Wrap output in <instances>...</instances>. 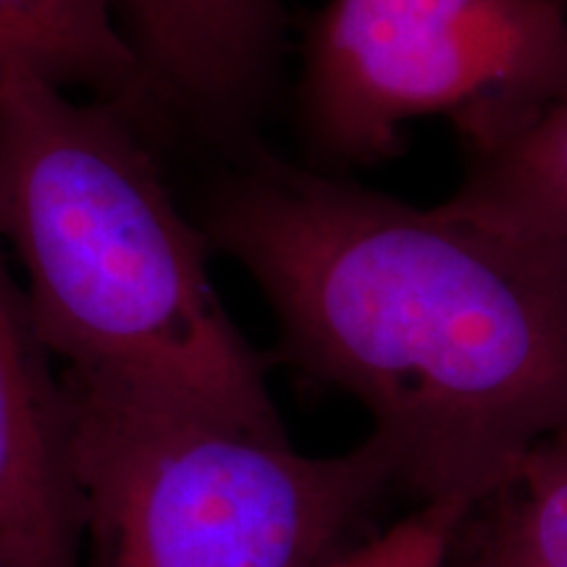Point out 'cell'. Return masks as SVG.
Masks as SVG:
<instances>
[{"label":"cell","mask_w":567,"mask_h":567,"mask_svg":"<svg viewBox=\"0 0 567 567\" xmlns=\"http://www.w3.org/2000/svg\"><path fill=\"white\" fill-rule=\"evenodd\" d=\"M59 379L84 567H326L394 481L373 436L313 457L287 431Z\"/></svg>","instance_id":"3957f363"},{"label":"cell","mask_w":567,"mask_h":567,"mask_svg":"<svg viewBox=\"0 0 567 567\" xmlns=\"http://www.w3.org/2000/svg\"><path fill=\"white\" fill-rule=\"evenodd\" d=\"M465 513L421 505L371 542L347 547L326 567H446Z\"/></svg>","instance_id":"30bf717a"},{"label":"cell","mask_w":567,"mask_h":567,"mask_svg":"<svg viewBox=\"0 0 567 567\" xmlns=\"http://www.w3.org/2000/svg\"><path fill=\"white\" fill-rule=\"evenodd\" d=\"M446 205L567 245V95L473 151L471 172Z\"/></svg>","instance_id":"ba28073f"},{"label":"cell","mask_w":567,"mask_h":567,"mask_svg":"<svg viewBox=\"0 0 567 567\" xmlns=\"http://www.w3.org/2000/svg\"><path fill=\"white\" fill-rule=\"evenodd\" d=\"M0 239L63 371L284 431L264 360L213 287L208 237L116 103L32 76L0 87Z\"/></svg>","instance_id":"7a4b0ae2"},{"label":"cell","mask_w":567,"mask_h":567,"mask_svg":"<svg viewBox=\"0 0 567 567\" xmlns=\"http://www.w3.org/2000/svg\"><path fill=\"white\" fill-rule=\"evenodd\" d=\"M446 567H567V425L465 517Z\"/></svg>","instance_id":"9c48e42d"},{"label":"cell","mask_w":567,"mask_h":567,"mask_svg":"<svg viewBox=\"0 0 567 567\" xmlns=\"http://www.w3.org/2000/svg\"><path fill=\"white\" fill-rule=\"evenodd\" d=\"M145 103L234 130L266 95L284 45L281 0H116Z\"/></svg>","instance_id":"8992f818"},{"label":"cell","mask_w":567,"mask_h":567,"mask_svg":"<svg viewBox=\"0 0 567 567\" xmlns=\"http://www.w3.org/2000/svg\"><path fill=\"white\" fill-rule=\"evenodd\" d=\"M203 231L266 297L284 363L365 408L421 505L471 515L567 425L565 243L260 147Z\"/></svg>","instance_id":"6da1fadb"},{"label":"cell","mask_w":567,"mask_h":567,"mask_svg":"<svg viewBox=\"0 0 567 567\" xmlns=\"http://www.w3.org/2000/svg\"><path fill=\"white\" fill-rule=\"evenodd\" d=\"M563 95L557 0H331L305 38L300 116L329 161L389 158L434 113L481 151Z\"/></svg>","instance_id":"277c9868"},{"label":"cell","mask_w":567,"mask_h":567,"mask_svg":"<svg viewBox=\"0 0 567 567\" xmlns=\"http://www.w3.org/2000/svg\"><path fill=\"white\" fill-rule=\"evenodd\" d=\"M51 360L0 239V567H84Z\"/></svg>","instance_id":"5b68a950"},{"label":"cell","mask_w":567,"mask_h":567,"mask_svg":"<svg viewBox=\"0 0 567 567\" xmlns=\"http://www.w3.org/2000/svg\"><path fill=\"white\" fill-rule=\"evenodd\" d=\"M116 0H0V87L19 76L145 103L140 61Z\"/></svg>","instance_id":"52a82bcc"}]
</instances>
